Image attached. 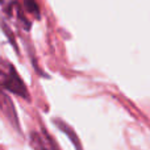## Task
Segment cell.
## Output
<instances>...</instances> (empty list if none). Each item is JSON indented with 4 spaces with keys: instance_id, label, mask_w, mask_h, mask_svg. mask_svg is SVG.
<instances>
[{
    "instance_id": "1",
    "label": "cell",
    "mask_w": 150,
    "mask_h": 150,
    "mask_svg": "<svg viewBox=\"0 0 150 150\" xmlns=\"http://www.w3.org/2000/svg\"><path fill=\"white\" fill-rule=\"evenodd\" d=\"M0 87L23 98H28V90L23 79L18 76L12 63L0 58Z\"/></svg>"
},
{
    "instance_id": "2",
    "label": "cell",
    "mask_w": 150,
    "mask_h": 150,
    "mask_svg": "<svg viewBox=\"0 0 150 150\" xmlns=\"http://www.w3.org/2000/svg\"><path fill=\"white\" fill-rule=\"evenodd\" d=\"M0 112L12 122L13 127L18 129V120H17V115H16V111H15V107H13L11 99L8 98V95L1 88H0Z\"/></svg>"
},
{
    "instance_id": "3",
    "label": "cell",
    "mask_w": 150,
    "mask_h": 150,
    "mask_svg": "<svg viewBox=\"0 0 150 150\" xmlns=\"http://www.w3.org/2000/svg\"><path fill=\"white\" fill-rule=\"evenodd\" d=\"M21 4H23V7L25 8L28 12L33 13V15L38 16L40 12H38V5H37L36 0H20Z\"/></svg>"
}]
</instances>
